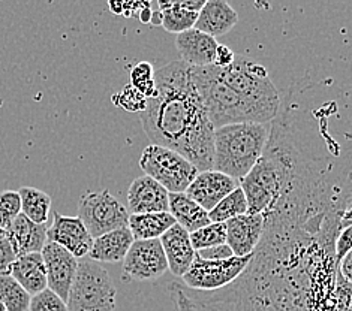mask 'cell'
Masks as SVG:
<instances>
[{
  "instance_id": "30bf717a",
  "label": "cell",
  "mask_w": 352,
  "mask_h": 311,
  "mask_svg": "<svg viewBox=\"0 0 352 311\" xmlns=\"http://www.w3.org/2000/svg\"><path fill=\"white\" fill-rule=\"evenodd\" d=\"M122 262V279L126 281L156 280L168 271V264L159 240L133 241Z\"/></svg>"
},
{
  "instance_id": "7c38bea8",
  "label": "cell",
  "mask_w": 352,
  "mask_h": 311,
  "mask_svg": "<svg viewBox=\"0 0 352 311\" xmlns=\"http://www.w3.org/2000/svg\"><path fill=\"white\" fill-rule=\"evenodd\" d=\"M47 241L58 244L77 259L87 256L94 244V238L78 217L62 216L57 211L53 213V223L47 229Z\"/></svg>"
},
{
  "instance_id": "d590c367",
  "label": "cell",
  "mask_w": 352,
  "mask_h": 311,
  "mask_svg": "<svg viewBox=\"0 0 352 311\" xmlns=\"http://www.w3.org/2000/svg\"><path fill=\"white\" fill-rule=\"evenodd\" d=\"M234 58H236V54H234L226 45L219 44L216 48V56H214L213 65L217 66V68H228L230 65H232Z\"/></svg>"
},
{
  "instance_id": "83f0119b",
  "label": "cell",
  "mask_w": 352,
  "mask_h": 311,
  "mask_svg": "<svg viewBox=\"0 0 352 311\" xmlns=\"http://www.w3.org/2000/svg\"><path fill=\"white\" fill-rule=\"evenodd\" d=\"M189 240L195 251L226 244L225 223H210L204 228H199L195 232L189 233Z\"/></svg>"
},
{
  "instance_id": "5bb4252c",
  "label": "cell",
  "mask_w": 352,
  "mask_h": 311,
  "mask_svg": "<svg viewBox=\"0 0 352 311\" xmlns=\"http://www.w3.org/2000/svg\"><path fill=\"white\" fill-rule=\"evenodd\" d=\"M226 246L236 257L254 255L264 232V217L261 214H243L225 222Z\"/></svg>"
},
{
  "instance_id": "8d00e7d4",
  "label": "cell",
  "mask_w": 352,
  "mask_h": 311,
  "mask_svg": "<svg viewBox=\"0 0 352 311\" xmlns=\"http://www.w3.org/2000/svg\"><path fill=\"white\" fill-rule=\"evenodd\" d=\"M152 14H153V11L150 10V6L147 5V6H146V10L140 14V20H141L142 23L148 24V23H150V20H152Z\"/></svg>"
},
{
  "instance_id": "836d02e7",
  "label": "cell",
  "mask_w": 352,
  "mask_h": 311,
  "mask_svg": "<svg viewBox=\"0 0 352 311\" xmlns=\"http://www.w3.org/2000/svg\"><path fill=\"white\" fill-rule=\"evenodd\" d=\"M16 259L8 238L0 240V275H10L14 260Z\"/></svg>"
},
{
  "instance_id": "ab89813d",
  "label": "cell",
  "mask_w": 352,
  "mask_h": 311,
  "mask_svg": "<svg viewBox=\"0 0 352 311\" xmlns=\"http://www.w3.org/2000/svg\"><path fill=\"white\" fill-rule=\"evenodd\" d=\"M2 238H6V231L0 228V240H2Z\"/></svg>"
},
{
  "instance_id": "f546056e",
  "label": "cell",
  "mask_w": 352,
  "mask_h": 311,
  "mask_svg": "<svg viewBox=\"0 0 352 311\" xmlns=\"http://www.w3.org/2000/svg\"><path fill=\"white\" fill-rule=\"evenodd\" d=\"M19 214H21V200L19 192H0V228L8 232Z\"/></svg>"
},
{
  "instance_id": "60d3db41",
  "label": "cell",
  "mask_w": 352,
  "mask_h": 311,
  "mask_svg": "<svg viewBox=\"0 0 352 311\" xmlns=\"http://www.w3.org/2000/svg\"><path fill=\"white\" fill-rule=\"evenodd\" d=\"M0 311H6V308H5V306H3V302L0 301Z\"/></svg>"
},
{
  "instance_id": "7402d4cb",
  "label": "cell",
  "mask_w": 352,
  "mask_h": 311,
  "mask_svg": "<svg viewBox=\"0 0 352 311\" xmlns=\"http://www.w3.org/2000/svg\"><path fill=\"white\" fill-rule=\"evenodd\" d=\"M168 213L173 216L175 223L182 226L188 233L210 224V218H208L206 209L189 199L184 193H170Z\"/></svg>"
},
{
  "instance_id": "ffe728a7",
  "label": "cell",
  "mask_w": 352,
  "mask_h": 311,
  "mask_svg": "<svg viewBox=\"0 0 352 311\" xmlns=\"http://www.w3.org/2000/svg\"><path fill=\"white\" fill-rule=\"evenodd\" d=\"M133 241L135 240H133L128 226L126 228L114 229L94 240V244H91V249L89 251V257L98 264L122 262Z\"/></svg>"
},
{
  "instance_id": "603a6c76",
  "label": "cell",
  "mask_w": 352,
  "mask_h": 311,
  "mask_svg": "<svg viewBox=\"0 0 352 311\" xmlns=\"http://www.w3.org/2000/svg\"><path fill=\"white\" fill-rule=\"evenodd\" d=\"M174 224L175 220L170 213L129 214L128 220V228L135 241L159 240Z\"/></svg>"
},
{
  "instance_id": "9c48e42d",
  "label": "cell",
  "mask_w": 352,
  "mask_h": 311,
  "mask_svg": "<svg viewBox=\"0 0 352 311\" xmlns=\"http://www.w3.org/2000/svg\"><path fill=\"white\" fill-rule=\"evenodd\" d=\"M254 255L232 256L225 260H204L195 255L194 262L182 277L183 284L190 290L214 292L236 281L246 270Z\"/></svg>"
},
{
  "instance_id": "484cf974",
  "label": "cell",
  "mask_w": 352,
  "mask_h": 311,
  "mask_svg": "<svg viewBox=\"0 0 352 311\" xmlns=\"http://www.w3.org/2000/svg\"><path fill=\"white\" fill-rule=\"evenodd\" d=\"M246 213V198L243 195L241 189L237 187L236 190H232L230 195H226L212 211H208V218H210V223H225L234 217L243 216Z\"/></svg>"
},
{
  "instance_id": "ba28073f",
  "label": "cell",
  "mask_w": 352,
  "mask_h": 311,
  "mask_svg": "<svg viewBox=\"0 0 352 311\" xmlns=\"http://www.w3.org/2000/svg\"><path fill=\"white\" fill-rule=\"evenodd\" d=\"M86 226L91 238L111 232L119 228H126L129 213L119 199L113 196L110 190L87 192L78 203V216Z\"/></svg>"
},
{
  "instance_id": "d4e9b609",
  "label": "cell",
  "mask_w": 352,
  "mask_h": 311,
  "mask_svg": "<svg viewBox=\"0 0 352 311\" xmlns=\"http://www.w3.org/2000/svg\"><path fill=\"white\" fill-rule=\"evenodd\" d=\"M159 11L162 12V24L161 26L170 33L180 35L183 32L194 29L198 14L190 12L180 8L179 2H159Z\"/></svg>"
},
{
  "instance_id": "d6986e66",
  "label": "cell",
  "mask_w": 352,
  "mask_h": 311,
  "mask_svg": "<svg viewBox=\"0 0 352 311\" xmlns=\"http://www.w3.org/2000/svg\"><path fill=\"white\" fill-rule=\"evenodd\" d=\"M239 23V15L234 8L225 0H208L198 12L194 29L206 35L217 38L223 36Z\"/></svg>"
},
{
  "instance_id": "7a4b0ae2",
  "label": "cell",
  "mask_w": 352,
  "mask_h": 311,
  "mask_svg": "<svg viewBox=\"0 0 352 311\" xmlns=\"http://www.w3.org/2000/svg\"><path fill=\"white\" fill-rule=\"evenodd\" d=\"M189 69L186 63L175 60L155 71L156 93L147 99L140 117L152 144L182 154L201 172L212 170L214 128Z\"/></svg>"
},
{
  "instance_id": "3957f363",
  "label": "cell",
  "mask_w": 352,
  "mask_h": 311,
  "mask_svg": "<svg viewBox=\"0 0 352 311\" xmlns=\"http://www.w3.org/2000/svg\"><path fill=\"white\" fill-rule=\"evenodd\" d=\"M272 123H236L214 129L212 170L240 181L263 156Z\"/></svg>"
},
{
  "instance_id": "cb8c5ba5",
  "label": "cell",
  "mask_w": 352,
  "mask_h": 311,
  "mask_svg": "<svg viewBox=\"0 0 352 311\" xmlns=\"http://www.w3.org/2000/svg\"><path fill=\"white\" fill-rule=\"evenodd\" d=\"M19 192L21 200V214L30 222L38 224H47L50 211H52V198L45 192L24 186Z\"/></svg>"
},
{
  "instance_id": "1f68e13d",
  "label": "cell",
  "mask_w": 352,
  "mask_h": 311,
  "mask_svg": "<svg viewBox=\"0 0 352 311\" xmlns=\"http://www.w3.org/2000/svg\"><path fill=\"white\" fill-rule=\"evenodd\" d=\"M113 100L116 105H119L120 108L124 109V111H129V113H137V111L142 113L147 104V99L132 86L124 87L120 93L114 95Z\"/></svg>"
},
{
  "instance_id": "6da1fadb",
  "label": "cell",
  "mask_w": 352,
  "mask_h": 311,
  "mask_svg": "<svg viewBox=\"0 0 352 311\" xmlns=\"http://www.w3.org/2000/svg\"><path fill=\"white\" fill-rule=\"evenodd\" d=\"M334 250L294 229H264L239 279L214 292L170 284L177 311H334Z\"/></svg>"
},
{
  "instance_id": "f1b7e54d",
  "label": "cell",
  "mask_w": 352,
  "mask_h": 311,
  "mask_svg": "<svg viewBox=\"0 0 352 311\" xmlns=\"http://www.w3.org/2000/svg\"><path fill=\"white\" fill-rule=\"evenodd\" d=\"M131 86L135 87L146 99L153 97L156 93L155 69L148 62H140L131 72Z\"/></svg>"
},
{
  "instance_id": "d6a6232c",
  "label": "cell",
  "mask_w": 352,
  "mask_h": 311,
  "mask_svg": "<svg viewBox=\"0 0 352 311\" xmlns=\"http://www.w3.org/2000/svg\"><path fill=\"white\" fill-rule=\"evenodd\" d=\"M351 251V226L343 229L339 237L334 241V264H336V271L339 268L340 260L345 257Z\"/></svg>"
},
{
  "instance_id": "f35d334b",
  "label": "cell",
  "mask_w": 352,
  "mask_h": 311,
  "mask_svg": "<svg viewBox=\"0 0 352 311\" xmlns=\"http://www.w3.org/2000/svg\"><path fill=\"white\" fill-rule=\"evenodd\" d=\"M122 8H123L122 3H114V2L110 3V10H111L114 14H122V12H123Z\"/></svg>"
},
{
  "instance_id": "4dcf8cb0",
  "label": "cell",
  "mask_w": 352,
  "mask_h": 311,
  "mask_svg": "<svg viewBox=\"0 0 352 311\" xmlns=\"http://www.w3.org/2000/svg\"><path fill=\"white\" fill-rule=\"evenodd\" d=\"M28 311H68V306L54 292L45 289L30 298Z\"/></svg>"
},
{
  "instance_id": "2e32d148",
  "label": "cell",
  "mask_w": 352,
  "mask_h": 311,
  "mask_svg": "<svg viewBox=\"0 0 352 311\" xmlns=\"http://www.w3.org/2000/svg\"><path fill=\"white\" fill-rule=\"evenodd\" d=\"M217 45L219 42L214 38L197 29L183 32L175 38V48L182 57V62L192 68H204V66L213 65Z\"/></svg>"
},
{
  "instance_id": "8992f818",
  "label": "cell",
  "mask_w": 352,
  "mask_h": 311,
  "mask_svg": "<svg viewBox=\"0 0 352 311\" xmlns=\"http://www.w3.org/2000/svg\"><path fill=\"white\" fill-rule=\"evenodd\" d=\"M116 295V286L105 268L90 259L81 260L66 306L68 311H114Z\"/></svg>"
},
{
  "instance_id": "8fae6325",
  "label": "cell",
  "mask_w": 352,
  "mask_h": 311,
  "mask_svg": "<svg viewBox=\"0 0 352 311\" xmlns=\"http://www.w3.org/2000/svg\"><path fill=\"white\" fill-rule=\"evenodd\" d=\"M41 255H43L47 273V289L54 292L58 298L66 302L78 268L77 257L52 241L45 242Z\"/></svg>"
},
{
  "instance_id": "4fadbf2b",
  "label": "cell",
  "mask_w": 352,
  "mask_h": 311,
  "mask_svg": "<svg viewBox=\"0 0 352 311\" xmlns=\"http://www.w3.org/2000/svg\"><path fill=\"white\" fill-rule=\"evenodd\" d=\"M237 187L239 181L230 178L225 174L208 170L197 174L194 181L189 184V187L184 192V195L199 207H203L208 213Z\"/></svg>"
},
{
  "instance_id": "e0dca14e",
  "label": "cell",
  "mask_w": 352,
  "mask_h": 311,
  "mask_svg": "<svg viewBox=\"0 0 352 311\" xmlns=\"http://www.w3.org/2000/svg\"><path fill=\"white\" fill-rule=\"evenodd\" d=\"M159 241L164 249L168 270L173 275L182 279L195 259V250L190 244L189 233L175 223L159 238Z\"/></svg>"
},
{
  "instance_id": "52a82bcc",
  "label": "cell",
  "mask_w": 352,
  "mask_h": 311,
  "mask_svg": "<svg viewBox=\"0 0 352 311\" xmlns=\"http://www.w3.org/2000/svg\"><path fill=\"white\" fill-rule=\"evenodd\" d=\"M144 175L157 181L168 193H184L198 174L188 159L161 146L148 144L140 157Z\"/></svg>"
},
{
  "instance_id": "9a60e30c",
  "label": "cell",
  "mask_w": 352,
  "mask_h": 311,
  "mask_svg": "<svg viewBox=\"0 0 352 311\" xmlns=\"http://www.w3.org/2000/svg\"><path fill=\"white\" fill-rule=\"evenodd\" d=\"M168 196L161 184L147 175L137 176L131 183L126 198V209L129 214L168 213Z\"/></svg>"
},
{
  "instance_id": "5b68a950",
  "label": "cell",
  "mask_w": 352,
  "mask_h": 311,
  "mask_svg": "<svg viewBox=\"0 0 352 311\" xmlns=\"http://www.w3.org/2000/svg\"><path fill=\"white\" fill-rule=\"evenodd\" d=\"M217 73L237 95L254 105L268 123H272L279 115V91L263 65L255 63L250 58L236 56L232 65L228 68H217Z\"/></svg>"
},
{
  "instance_id": "277c9868",
  "label": "cell",
  "mask_w": 352,
  "mask_h": 311,
  "mask_svg": "<svg viewBox=\"0 0 352 311\" xmlns=\"http://www.w3.org/2000/svg\"><path fill=\"white\" fill-rule=\"evenodd\" d=\"M189 73L214 129L236 123H268L254 105L222 81L214 65L204 68L190 66Z\"/></svg>"
},
{
  "instance_id": "e575fe53",
  "label": "cell",
  "mask_w": 352,
  "mask_h": 311,
  "mask_svg": "<svg viewBox=\"0 0 352 311\" xmlns=\"http://www.w3.org/2000/svg\"><path fill=\"white\" fill-rule=\"evenodd\" d=\"M195 255L199 259H204V260H225V259H230L234 256L231 249L226 246V244L208 247L204 250H198V251H195Z\"/></svg>"
},
{
  "instance_id": "ac0fdd59",
  "label": "cell",
  "mask_w": 352,
  "mask_h": 311,
  "mask_svg": "<svg viewBox=\"0 0 352 311\" xmlns=\"http://www.w3.org/2000/svg\"><path fill=\"white\" fill-rule=\"evenodd\" d=\"M47 224L30 222L26 216L19 214L6 232L15 256L41 253L47 242Z\"/></svg>"
},
{
  "instance_id": "4316f807",
  "label": "cell",
  "mask_w": 352,
  "mask_h": 311,
  "mask_svg": "<svg viewBox=\"0 0 352 311\" xmlns=\"http://www.w3.org/2000/svg\"><path fill=\"white\" fill-rule=\"evenodd\" d=\"M30 295L11 275H0V301L6 311H28Z\"/></svg>"
},
{
  "instance_id": "44dd1931",
  "label": "cell",
  "mask_w": 352,
  "mask_h": 311,
  "mask_svg": "<svg viewBox=\"0 0 352 311\" xmlns=\"http://www.w3.org/2000/svg\"><path fill=\"white\" fill-rule=\"evenodd\" d=\"M10 275L30 297L47 289V273L41 253L16 256Z\"/></svg>"
},
{
  "instance_id": "74e56055",
  "label": "cell",
  "mask_w": 352,
  "mask_h": 311,
  "mask_svg": "<svg viewBox=\"0 0 352 311\" xmlns=\"http://www.w3.org/2000/svg\"><path fill=\"white\" fill-rule=\"evenodd\" d=\"M150 24H153V26H161L162 24V12L161 11H156L152 14V20H150Z\"/></svg>"
}]
</instances>
